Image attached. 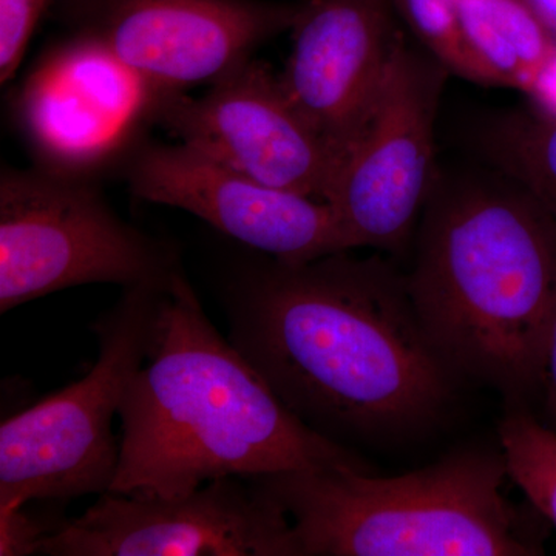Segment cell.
Returning <instances> with one entry per match:
<instances>
[{"mask_svg": "<svg viewBox=\"0 0 556 556\" xmlns=\"http://www.w3.org/2000/svg\"><path fill=\"white\" fill-rule=\"evenodd\" d=\"M225 308L241 356L339 444L416 433L452 397L453 369L420 324L407 277L376 255L249 263L230 278Z\"/></svg>", "mask_w": 556, "mask_h": 556, "instance_id": "1", "label": "cell"}, {"mask_svg": "<svg viewBox=\"0 0 556 556\" xmlns=\"http://www.w3.org/2000/svg\"><path fill=\"white\" fill-rule=\"evenodd\" d=\"M109 492L175 497L222 478L367 468L300 420L208 320L185 274L163 292L144 364L121 402Z\"/></svg>", "mask_w": 556, "mask_h": 556, "instance_id": "2", "label": "cell"}, {"mask_svg": "<svg viewBox=\"0 0 556 556\" xmlns=\"http://www.w3.org/2000/svg\"><path fill=\"white\" fill-rule=\"evenodd\" d=\"M407 277L420 324L453 371L508 394L540 382L556 305V222L497 170L434 179Z\"/></svg>", "mask_w": 556, "mask_h": 556, "instance_id": "3", "label": "cell"}, {"mask_svg": "<svg viewBox=\"0 0 556 556\" xmlns=\"http://www.w3.org/2000/svg\"><path fill=\"white\" fill-rule=\"evenodd\" d=\"M507 478L503 453L460 452L401 477L339 466L249 481L288 515L302 556L543 554Z\"/></svg>", "mask_w": 556, "mask_h": 556, "instance_id": "4", "label": "cell"}, {"mask_svg": "<svg viewBox=\"0 0 556 556\" xmlns=\"http://www.w3.org/2000/svg\"><path fill=\"white\" fill-rule=\"evenodd\" d=\"M166 288L123 289L118 302L93 325L100 353L90 371L3 420L0 508L109 492L119 463L113 417L148 356Z\"/></svg>", "mask_w": 556, "mask_h": 556, "instance_id": "5", "label": "cell"}, {"mask_svg": "<svg viewBox=\"0 0 556 556\" xmlns=\"http://www.w3.org/2000/svg\"><path fill=\"white\" fill-rule=\"evenodd\" d=\"M179 255L121 219L93 179L46 167L0 175V313L91 283L166 288Z\"/></svg>", "mask_w": 556, "mask_h": 556, "instance_id": "6", "label": "cell"}, {"mask_svg": "<svg viewBox=\"0 0 556 556\" xmlns=\"http://www.w3.org/2000/svg\"><path fill=\"white\" fill-rule=\"evenodd\" d=\"M450 72L399 36L378 100L327 203L348 249L401 251L437 179L434 124Z\"/></svg>", "mask_w": 556, "mask_h": 556, "instance_id": "7", "label": "cell"}, {"mask_svg": "<svg viewBox=\"0 0 556 556\" xmlns=\"http://www.w3.org/2000/svg\"><path fill=\"white\" fill-rule=\"evenodd\" d=\"M46 556H302L288 515L254 482L222 478L185 496L101 493L40 543Z\"/></svg>", "mask_w": 556, "mask_h": 556, "instance_id": "8", "label": "cell"}, {"mask_svg": "<svg viewBox=\"0 0 556 556\" xmlns=\"http://www.w3.org/2000/svg\"><path fill=\"white\" fill-rule=\"evenodd\" d=\"M153 124L262 185L309 199L327 201L343 164L280 75L254 58L218 76L203 97L161 91Z\"/></svg>", "mask_w": 556, "mask_h": 556, "instance_id": "9", "label": "cell"}, {"mask_svg": "<svg viewBox=\"0 0 556 556\" xmlns=\"http://www.w3.org/2000/svg\"><path fill=\"white\" fill-rule=\"evenodd\" d=\"M76 35L97 40L159 90L214 83L292 30L303 3L263 0H58Z\"/></svg>", "mask_w": 556, "mask_h": 556, "instance_id": "10", "label": "cell"}, {"mask_svg": "<svg viewBox=\"0 0 556 556\" xmlns=\"http://www.w3.org/2000/svg\"><path fill=\"white\" fill-rule=\"evenodd\" d=\"M131 193L182 208L230 239L280 262L350 251L327 201L262 185L188 144H146L127 164Z\"/></svg>", "mask_w": 556, "mask_h": 556, "instance_id": "11", "label": "cell"}, {"mask_svg": "<svg viewBox=\"0 0 556 556\" xmlns=\"http://www.w3.org/2000/svg\"><path fill=\"white\" fill-rule=\"evenodd\" d=\"M22 90V126L39 166L86 178L153 123L164 91L83 35L42 60Z\"/></svg>", "mask_w": 556, "mask_h": 556, "instance_id": "12", "label": "cell"}, {"mask_svg": "<svg viewBox=\"0 0 556 556\" xmlns=\"http://www.w3.org/2000/svg\"><path fill=\"white\" fill-rule=\"evenodd\" d=\"M396 0H309L280 78L303 116L345 161L369 118L399 33Z\"/></svg>", "mask_w": 556, "mask_h": 556, "instance_id": "13", "label": "cell"}, {"mask_svg": "<svg viewBox=\"0 0 556 556\" xmlns=\"http://www.w3.org/2000/svg\"><path fill=\"white\" fill-rule=\"evenodd\" d=\"M481 84L530 90L556 53L521 0H455Z\"/></svg>", "mask_w": 556, "mask_h": 556, "instance_id": "14", "label": "cell"}, {"mask_svg": "<svg viewBox=\"0 0 556 556\" xmlns=\"http://www.w3.org/2000/svg\"><path fill=\"white\" fill-rule=\"evenodd\" d=\"M490 163L529 190L556 222V115L530 105L496 116L482 129Z\"/></svg>", "mask_w": 556, "mask_h": 556, "instance_id": "15", "label": "cell"}, {"mask_svg": "<svg viewBox=\"0 0 556 556\" xmlns=\"http://www.w3.org/2000/svg\"><path fill=\"white\" fill-rule=\"evenodd\" d=\"M507 475L529 503L556 529V430L526 412L506 416L500 427Z\"/></svg>", "mask_w": 556, "mask_h": 556, "instance_id": "16", "label": "cell"}, {"mask_svg": "<svg viewBox=\"0 0 556 556\" xmlns=\"http://www.w3.org/2000/svg\"><path fill=\"white\" fill-rule=\"evenodd\" d=\"M396 10L420 46L438 58L450 73L481 84L460 30L455 0H396Z\"/></svg>", "mask_w": 556, "mask_h": 556, "instance_id": "17", "label": "cell"}, {"mask_svg": "<svg viewBox=\"0 0 556 556\" xmlns=\"http://www.w3.org/2000/svg\"><path fill=\"white\" fill-rule=\"evenodd\" d=\"M58 0H0V83L21 67L40 17Z\"/></svg>", "mask_w": 556, "mask_h": 556, "instance_id": "18", "label": "cell"}, {"mask_svg": "<svg viewBox=\"0 0 556 556\" xmlns=\"http://www.w3.org/2000/svg\"><path fill=\"white\" fill-rule=\"evenodd\" d=\"M51 530L25 514L24 507L0 508V556L38 555Z\"/></svg>", "mask_w": 556, "mask_h": 556, "instance_id": "19", "label": "cell"}, {"mask_svg": "<svg viewBox=\"0 0 556 556\" xmlns=\"http://www.w3.org/2000/svg\"><path fill=\"white\" fill-rule=\"evenodd\" d=\"M544 393V404L556 430V305L548 327L546 345H544L543 362H541L540 382Z\"/></svg>", "mask_w": 556, "mask_h": 556, "instance_id": "20", "label": "cell"}, {"mask_svg": "<svg viewBox=\"0 0 556 556\" xmlns=\"http://www.w3.org/2000/svg\"><path fill=\"white\" fill-rule=\"evenodd\" d=\"M535 108L556 115V53L527 91Z\"/></svg>", "mask_w": 556, "mask_h": 556, "instance_id": "21", "label": "cell"}, {"mask_svg": "<svg viewBox=\"0 0 556 556\" xmlns=\"http://www.w3.org/2000/svg\"><path fill=\"white\" fill-rule=\"evenodd\" d=\"M556 49V0H521Z\"/></svg>", "mask_w": 556, "mask_h": 556, "instance_id": "22", "label": "cell"}]
</instances>
